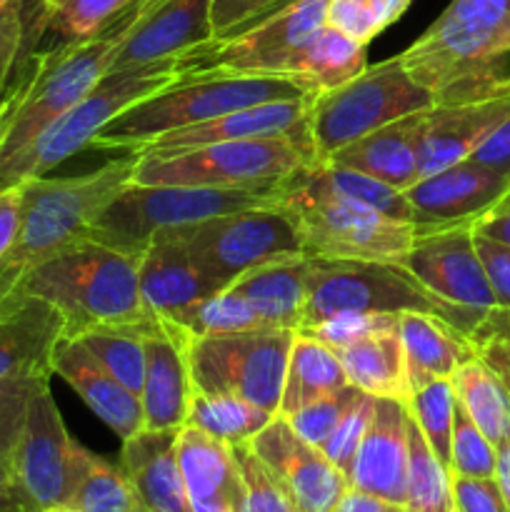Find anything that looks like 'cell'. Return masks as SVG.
Masks as SVG:
<instances>
[{
    "mask_svg": "<svg viewBox=\"0 0 510 512\" xmlns=\"http://www.w3.org/2000/svg\"><path fill=\"white\" fill-rule=\"evenodd\" d=\"M193 335L168 318L145 330V375L140 388L145 430H180L188 423L193 378L188 350Z\"/></svg>",
    "mask_w": 510,
    "mask_h": 512,
    "instance_id": "cell-18",
    "label": "cell"
},
{
    "mask_svg": "<svg viewBox=\"0 0 510 512\" xmlns=\"http://www.w3.org/2000/svg\"><path fill=\"white\" fill-rule=\"evenodd\" d=\"M373 400V395L368 393L360 395V398L355 400L353 408L348 410V415L340 420L338 428L333 430V435H330V438L325 440L323 448H320L325 458H328L345 478L350 475L355 453H358L360 440H363L365 428H368L370 413H373Z\"/></svg>",
    "mask_w": 510,
    "mask_h": 512,
    "instance_id": "cell-48",
    "label": "cell"
},
{
    "mask_svg": "<svg viewBox=\"0 0 510 512\" xmlns=\"http://www.w3.org/2000/svg\"><path fill=\"white\" fill-rule=\"evenodd\" d=\"M228 288L205 273L178 243L153 238L140 255V295L155 318H173L180 310Z\"/></svg>",
    "mask_w": 510,
    "mask_h": 512,
    "instance_id": "cell-24",
    "label": "cell"
},
{
    "mask_svg": "<svg viewBox=\"0 0 510 512\" xmlns=\"http://www.w3.org/2000/svg\"><path fill=\"white\" fill-rule=\"evenodd\" d=\"M180 430H140L123 440L120 468L148 512H193L178 463Z\"/></svg>",
    "mask_w": 510,
    "mask_h": 512,
    "instance_id": "cell-27",
    "label": "cell"
},
{
    "mask_svg": "<svg viewBox=\"0 0 510 512\" xmlns=\"http://www.w3.org/2000/svg\"><path fill=\"white\" fill-rule=\"evenodd\" d=\"M405 510L455 512L450 470L435 458L423 433L408 413V478H405Z\"/></svg>",
    "mask_w": 510,
    "mask_h": 512,
    "instance_id": "cell-37",
    "label": "cell"
},
{
    "mask_svg": "<svg viewBox=\"0 0 510 512\" xmlns=\"http://www.w3.org/2000/svg\"><path fill=\"white\" fill-rule=\"evenodd\" d=\"M293 180L305 185V188L323 190V193L353 200V203L378 210V213L388 215V218L418 223L403 190L390 188V185L380 183V180L370 178V175L358 173V170L340 168V165L330 163H310L300 168L298 173H293Z\"/></svg>",
    "mask_w": 510,
    "mask_h": 512,
    "instance_id": "cell-34",
    "label": "cell"
},
{
    "mask_svg": "<svg viewBox=\"0 0 510 512\" xmlns=\"http://www.w3.org/2000/svg\"><path fill=\"white\" fill-rule=\"evenodd\" d=\"M418 115L420 113L405 115L385 128H378L375 133L353 140L338 153L330 155L325 163L358 170V173L370 175V178L405 193L410 185L420 180L418 145H415Z\"/></svg>",
    "mask_w": 510,
    "mask_h": 512,
    "instance_id": "cell-29",
    "label": "cell"
},
{
    "mask_svg": "<svg viewBox=\"0 0 510 512\" xmlns=\"http://www.w3.org/2000/svg\"><path fill=\"white\" fill-rule=\"evenodd\" d=\"M270 328L298 333L308 305V258L285 255L255 265L228 285Z\"/></svg>",
    "mask_w": 510,
    "mask_h": 512,
    "instance_id": "cell-28",
    "label": "cell"
},
{
    "mask_svg": "<svg viewBox=\"0 0 510 512\" xmlns=\"http://www.w3.org/2000/svg\"><path fill=\"white\" fill-rule=\"evenodd\" d=\"M10 3H15V0H0V10H3L5 5H10Z\"/></svg>",
    "mask_w": 510,
    "mask_h": 512,
    "instance_id": "cell-61",
    "label": "cell"
},
{
    "mask_svg": "<svg viewBox=\"0 0 510 512\" xmlns=\"http://www.w3.org/2000/svg\"><path fill=\"white\" fill-rule=\"evenodd\" d=\"M295 330L258 328L190 340L193 388L208 395H235L278 415L285 365Z\"/></svg>",
    "mask_w": 510,
    "mask_h": 512,
    "instance_id": "cell-11",
    "label": "cell"
},
{
    "mask_svg": "<svg viewBox=\"0 0 510 512\" xmlns=\"http://www.w3.org/2000/svg\"><path fill=\"white\" fill-rule=\"evenodd\" d=\"M453 385L458 403L490 443L500 445L510 438V393L485 360L473 355L460 363L453 373Z\"/></svg>",
    "mask_w": 510,
    "mask_h": 512,
    "instance_id": "cell-33",
    "label": "cell"
},
{
    "mask_svg": "<svg viewBox=\"0 0 510 512\" xmlns=\"http://www.w3.org/2000/svg\"><path fill=\"white\" fill-rule=\"evenodd\" d=\"M333 512H408L405 505L393 503V500L378 498V495L363 493V490L348 488L343 498L338 500Z\"/></svg>",
    "mask_w": 510,
    "mask_h": 512,
    "instance_id": "cell-56",
    "label": "cell"
},
{
    "mask_svg": "<svg viewBox=\"0 0 510 512\" xmlns=\"http://www.w3.org/2000/svg\"><path fill=\"white\" fill-rule=\"evenodd\" d=\"M470 158L510 178V115L488 135V140Z\"/></svg>",
    "mask_w": 510,
    "mask_h": 512,
    "instance_id": "cell-54",
    "label": "cell"
},
{
    "mask_svg": "<svg viewBox=\"0 0 510 512\" xmlns=\"http://www.w3.org/2000/svg\"><path fill=\"white\" fill-rule=\"evenodd\" d=\"M360 395H363V390H358L355 385L348 383L345 388L335 390V393L305 405L303 410L290 415L288 423L293 425V430L300 438L308 440L315 448H323L325 440L333 435V430L338 428L340 420L348 415V410L353 408L355 400H358Z\"/></svg>",
    "mask_w": 510,
    "mask_h": 512,
    "instance_id": "cell-46",
    "label": "cell"
},
{
    "mask_svg": "<svg viewBox=\"0 0 510 512\" xmlns=\"http://www.w3.org/2000/svg\"><path fill=\"white\" fill-rule=\"evenodd\" d=\"M138 155L113 158L85 175L23 180V218L13 248L0 258V308L20 280L68 245L85 238L105 205L133 183Z\"/></svg>",
    "mask_w": 510,
    "mask_h": 512,
    "instance_id": "cell-3",
    "label": "cell"
},
{
    "mask_svg": "<svg viewBox=\"0 0 510 512\" xmlns=\"http://www.w3.org/2000/svg\"><path fill=\"white\" fill-rule=\"evenodd\" d=\"M405 478H408V408L403 400L375 398L368 428L350 468L348 485L403 505Z\"/></svg>",
    "mask_w": 510,
    "mask_h": 512,
    "instance_id": "cell-21",
    "label": "cell"
},
{
    "mask_svg": "<svg viewBox=\"0 0 510 512\" xmlns=\"http://www.w3.org/2000/svg\"><path fill=\"white\" fill-rule=\"evenodd\" d=\"M280 183L258 188L128 183L95 218L88 238L140 255L163 230L280 203Z\"/></svg>",
    "mask_w": 510,
    "mask_h": 512,
    "instance_id": "cell-7",
    "label": "cell"
},
{
    "mask_svg": "<svg viewBox=\"0 0 510 512\" xmlns=\"http://www.w3.org/2000/svg\"><path fill=\"white\" fill-rule=\"evenodd\" d=\"M178 463L193 512L243 510V478L228 443L183 425L178 433Z\"/></svg>",
    "mask_w": 510,
    "mask_h": 512,
    "instance_id": "cell-26",
    "label": "cell"
},
{
    "mask_svg": "<svg viewBox=\"0 0 510 512\" xmlns=\"http://www.w3.org/2000/svg\"><path fill=\"white\" fill-rule=\"evenodd\" d=\"M278 0H215L213 15V40L233 38V35L243 33L248 25L263 18Z\"/></svg>",
    "mask_w": 510,
    "mask_h": 512,
    "instance_id": "cell-51",
    "label": "cell"
},
{
    "mask_svg": "<svg viewBox=\"0 0 510 512\" xmlns=\"http://www.w3.org/2000/svg\"><path fill=\"white\" fill-rule=\"evenodd\" d=\"M45 33H55L60 43L83 40L103 30L133 0H40Z\"/></svg>",
    "mask_w": 510,
    "mask_h": 512,
    "instance_id": "cell-42",
    "label": "cell"
},
{
    "mask_svg": "<svg viewBox=\"0 0 510 512\" xmlns=\"http://www.w3.org/2000/svg\"><path fill=\"white\" fill-rule=\"evenodd\" d=\"M155 320L145 325H120V328H95L80 335L78 340L113 378L135 395H140L145 375V330Z\"/></svg>",
    "mask_w": 510,
    "mask_h": 512,
    "instance_id": "cell-38",
    "label": "cell"
},
{
    "mask_svg": "<svg viewBox=\"0 0 510 512\" xmlns=\"http://www.w3.org/2000/svg\"><path fill=\"white\" fill-rule=\"evenodd\" d=\"M215 0H165L150 10L115 48L108 70H128L168 58H185L213 43Z\"/></svg>",
    "mask_w": 510,
    "mask_h": 512,
    "instance_id": "cell-20",
    "label": "cell"
},
{
    "mask_svg": "<svg viewBox=\"0 0 510 512\" xmlns=\"http://www.w3.org/2000/svg\"><path fill=\"white\" fill-rule=\"evenodd\" d=\"M400 313L433 315L465 338L485 323L430 293L400 263L308 258V305L298 333L338 318Z\"/></svg>",
    "mask_w": 510,
    "mask_h": 512,
    "instance_id": "cell-5",
    "label": "cell"
},
{
    "mask_svg": "<svg viewBox=\"0 0 510 512\" xmlns=\"http://www.w3.org/2000/svg\"><path fill=\"white\" fill-rule=\"evenodd\" d=\"M448 470L450 475L495 478V445L485 438L460 403H455Z\"/></svg>",
    "mask_w": 510,
    "mask_h": 512,
    "instance_id": "cell-44",
    "label": "cell"
},
{
    "mask_svg": "<svg viewBox=\"0 0 510 512\" xmlns=\"http://www.w3.org/2000/svg\"><path fill=\"white\" fill-rule=\"evenodd\" d=\"M473 223L475 220L448 225L423 223L400 265L440 300L485 320L498 310V303L475 250Z\"/></svg>",
    "mask_w": 510,
    "mask_h": 512,
    "instance_id": "cell-14",
    "label": "cell"
},
{
    "mask_svg": "<svg viewBox=\"0 0 510 512\" xmlns=\"http://www.w3.org/2000/svg\"><path fill=\"white\" fill-rule=\"evenodd\" d=\"M348 385L343 365L330 345L313 335L295 333L293 345L285 365L283 398H280L278 415L290 418L293 413L303 410L305 405L335 393V390Z\"/></svg>",
    "mask_w": 510,
    "mask_h": 512,
    "instance_id": "cell-32",
    "label": "cell"
},
{
    "mask_svg": "<svg viewBox=\"0 0 510 512\" xmlns=\"http://www.w3.org/2000/svg\"><path fill=\"white\" fill-rule=\"evenodd\" d=\"M310 160L308 150L288 138L225 140L178 155H138L133 183L258 188L290 178Z\"/></svg>",
    "mask_w": 510,
    "mask_h": 512,
    "instance_id": "cell-10",
    "label": "cell"
},
{
    "mask_svg": "<svg viewBox=\"0 0 510 512\" xmlns=\"http://www.w3.org/2000/svg\"><path fill=\"white\" fill-rule=\"evenodd\" d=\"M455 395L453 378H435L428 383L410 390L408 408L410 418L415 420L418 430L423 433L425 443L435 453V458L448 468L450 465V438H453V418H455Z\"/></svg>",
    "mask_w": 510,
    "mask_h": 512,
    "instance_id": "cell-40",
    "label": "cell"
},
{
    "mask_svg": "<svg viewBox=\"0 0 510 512\" xmlns=\"http://www.w3.org/2000/svg\"><path fill=\"white\" fill-rule=\"evenodd\" d=\"M330 348L338 355L350 385L373 398H395L408 403L410 385L398 315H375L368 328Z\"/></svg>",
    "mask_w": 510,
    "mask_h": 512,
    "instance_id": "cell-23",
    "label": "cell"
},
{
    "mask_svg": "<svg viewBox=\"0 0 510 512\" xmlns=\"http://www.w3.org/2000/svg\"><path fill=\"white\" fill-rule=\"evenodd\" d=\"M290 3H295V0H278V3H275L273 5V8H270L268 10V13H265V15H270V13H275V10H280V8H285V5H290ZM265 15H263V18H265ZM260 20V18H258ZM258 20H255V23H258ZM248 28H250V25H248Z\"/></svg>",
    "mask_w": 510,
    "mask_h": 512,
    "instance_id": "cell-59",
    "label": "cell"
},
{
    "mask_svg": "<svg viewBox=\"0 0 510 512\" xmlns=\"http://www.w3.org/2000/svg\"><path fill=\"white\" fill-rule=\"evenodd\" d=\"M400 60L435 105L498 88L510 78V0H453Z\"/></svg>",
    "mask_w": 510,
    "mask_h": 512,
    "instance_id": "cell-2",
    "label": "cell"
},
{
    "mask_svg": "<svg viewBox=\"0 0 510 512\" xmlns=\"http://www.w3.org/2000/svg\"><path fill=\"white\" fill-rule=\"evenodd\" d=\"M140 255L85 235L35 265L20 280L13 298L30 295L53 305L65 320L63 340H75L95 328L145 325L155 315L140 295Z\"/></svg>",
    "mask_w": 510,
    "mask_h": 512,
    "instance_id": "cell-1",
    "label": "cell"
},
{
    "mask_svg": "<svg viewBox=\"0 0 510 512\" xmlns=\"http://www.w3.org/2000/svg\"><path fill=\"white\" fill-rule=\"evenodd\" d=\"M183 60L168 58L140 68L108 70L88 95L55 118L38 138L30 140L10 158L0 160V190L30 178H43L70 155L88 148L98 130L115 115L173 85L183 73Z\"/></svg>",
    "mask_w": 510,
    "mask_h": 512,
    "instance_id": "cell-6",
    "label": "cell"
},
{
    "mask_svg": "<svg viewBox=\"0 0 510 512\" xmlns=\"http://www.w3.org/2000/svg\"><path fill=\"white\" fill-rule=\"evenodd\" d=\"M455 512H510L495 478L450 475Z\"/></svg>",
    "mask_w": 510,
    "mask_h": 512,
    "instance_id": "cell-50",
    "label": "cell"
},
{
    "mask_svg": "<svg viewBox=\"0 0 510 512\" xmlns=\"http://www.w3.org/2000/svg\"><path fill=\"white\" fill-rule=\"evenodd\" d=\"M173 323L183 325L193 338H203V335H225V333H243V330H258V328H270L260 320V315L245 303L243 298H238L235 293H230L228 288L223 293L213 295L208 300H200V303L190 305V308L175 313Z\"/></svg>",
    "mask_w": 510,
    "mask_h": 512,
    "instance_id": "cell-41",
    "label": "cell"
},
{
    "mask_svg": "<svg viewBox=\"0 0 510 512\" xmlns=\"http://www.w3.org/2000/svg\"><path fill=\"white\" fill-rule=\"evenodd\" d=\"M268 410L240 400L235 395H208L193 390L188 423L228 445L250 443L273 420Z\"/></svg>",
    "mask_w": 510,
    "mask_h": 512,
    "instance_id": "cell-36",
    "label": "cell"
},
{
    "mask_svg": "<svg viewBox=\"0 0 510 512\" xmlns=\"http://www.w3.org/2000/svg\"><path fill=\"white\" fill-rule=\"evenodd\" d=\"M315 95L305 80L270 73H198L180 75L173 85L130 105L98 130L88 148L135 150L170 130L208 123L250 105Z\"/></svg>",
    "mask_w": 510,
    "mask_h": 512,
    "instance_id": "cell-4",
    "label": "cell"
},
{
    "mask_svg": "<svg viewBox=\"0 0 510 512\" xmlns=\"http://www.w3.org/2000/svg\"><path fill=\"white\" fill-rule=\"evenodd\" d=\"M45 383H50V378L0 380V458H10L23 430L30 400Z\"/></svg>",
    "mask_w": 510,
    "mask_h": 512,
    "instance_id": "cell-47",
    "label": "cell"
},
{
    "mask_svg": "<svg viewBox=\"0 0 510 512\" xmlns=\"http://www.w3.org/2000/svg\"><path fill=\"white\" fill-rule=\"evenodd\" d=\"M53 375H60L120 440L145 428L140 395L113 378L78 340H60L53 355Z\"/></svg>",
    "mask_w": 510,
    "mask_h": 512,
    "instance_id": "cell-25",
    "label": "cell"
},
{
    "mask_svg": "<svg viewBox=\"0 0 510 512\" xmlns=\"http://www.w3.org/2000/svg\"><path fill=\"white\" fill-rule=\"evenodd\" d=\"M475 250L480 255L498 310H510V245L475 233Z\"/></svg>",
    "mask_w": 510,
    "mask_h": 512,
    "instance_id": "cell-52",
    "label": "cell"
},
{
    "mask_svg": "<svg viewBox=\"0 0 510 512\" xmlns=\"http://www.w3.org/2000/svg\"><path fill=\"white\" fill-rule=\"evenodd\" d=\"M155 238L178 243L205 273L225 285L255 265L285 255H303L293 218L280 203L215 215L200 223L163 230Z\"/></svg>",
    "mask_w": 510,
    "mask_h": 512,
    "instance_id": "cell-12",
    "label": "cell"
},
{
    "mask_svg": "<svg viewBox=\"0 0 510 512\" xmlns=\"http://www.w3.org/2000/svg\"><path fill=\"white\" fill-rule=\"evenodd\" d=\"M63 508L73 512H148L120 465L85 448L78 480Z\"/></svg>",
    "mask_w": 510,
    "mask_h": 512,
    "instance_id": "cell-35",
    "label": "cell"
},
{
    "mask_svg": "<svg viewBox=\"0 0 510 512\" xmlns=\"http://www.w3.org/2000/svg\"><path fill=\"white\" fill-rule=\"evenodd\" d=\"M398 330L403 340L410 390L435 378H453L458 365L475 355L465 335L448 328L433 315L400 313Z\"/></svg>",
    "mask_w": 510,
    "mask_h": 512,
    "instance_id": "cell-30",
    "label": "cell"
},
{
    "mask_svg": "<svg viewBox=\"0 0 510 512\" xmlns=\"http://www.w3.org/2000/svg\"><path fill=\"white\" fill-rule=\"evenodd\" d=\"M280 205L293 218L305 258L403 263L423 223H408L353 200L305 188L293 175L280 183Z\"/></svg>",
    "mask_w": 510,
    "mask_h": 512,
    "instance_id": "cell-8",
    "label": "cell"
},
{
    "mask_svg": "<svg viewBox=\"0 0 510 512\" xmlns=\"http://www.w3.org/2000/svg\"><path fill=\"white\" fill-rule=\"evenodd\" d=\"M433 105V95L410 78L400 55L370 65L348 83L313 95L310 163H325L330 155L353 140L375 133L405 115L423 113Z\"/></svg>",
    "mask_w": 510,
    "mask_h": 512,
    "instance_id": "cell-9",
    "label": "cell"
},
{
    "mask_svg": "<svg viewBox=\"0 0 510 512\" xmlns=\"http://www.w3.org/2000/svg\"><path fill=\"white\" fill-rule=\"evenodd\" d=\"M23 218V183L0 190V258L13 248Z\"/></svg>",
    "mask_w": 510,
    "mask_h": 512,
    "instance_id": "cell-53",
    "label": "cell"
},
{
    "mask_svg": "<svg viewBox=\"0 0 510 512\" xmlns=\"http://www.w3.org/2000/svg\"><path fill=\"white\" fill-rule=\"evenodd\" d=\"M510 195V178L468 158L450 168L425 175L405 190L415 220L425 225H448L478 220Z\"/></svg>",
    "mask_w": 510,
    "mask_h": 512,
    "instance_id": "cell-19",
    "label": "cell"
},
{
    "mask_svg": "<svg viewBox=\"0 0 510 512\" xmlns=\"http://www.w3.org/2000/svg\"><path fill=\"white\" fill-rule=\"evenodd\" d=\"M20 512H45V510H20Z\"/></svg>",
    "mask_w": 510,
    "mask_h": 512,
    "instance_id": "cell-62",
    "label": "cell"
},
{
    "mask_svg": "<svg viewBox=\"0 0 510 512\" xmlns=\"http://www.w3.org/2000/svg\"><path fill=\"white\" fill-rule=\"evenodd\" d=\"M250 448L298 512H333L350 488L348 478L325 458L323 450L300 438L283 415H275L250 440Z\"/></svg>",
    "mask_w": 510,
    "mask_h": 512,
    "instance_id": "cell-15",
    "label": "cell"
},
{
    "mask_svg": "<svg viewBox=\"0 0 510 512\" xmlns=\"http://www.w3.org/2000/svg\"><path fill=\"white\" fill-rule=\"evenodd\" d=\"M65 320L40 298L18 295L0 308V380L53 378Z\"/></svg>",
    "mask_w": 510,
    "mask_h": 512,
    "instance_id": "cell-22",
    "label": "cell"
},
{
    "mask_svg": "<svg viewBox=\"0 0 510 512\" xmlns=\"http://www.w3.org/2000/svg\"><path fill=\"white\" fill-rule=\"evenodd\" d=\"M510 115V78L475 98L438 103L418 115L420 178L468 160Z\"/></svg>",
    "mask_w": 510,
    "mask_h": 512,
    "instance_id": "cell-16",
    "label": "cell"
},
{
    "mask_svg": "<svg viewBox=\"0 0 510 512\" xmlns=\"http://www.w3.org/2000/svg\"><path fill=\"white\" fill-rule=\"evenodd\" d=\"M45 512H73V510H68V508H50V510H45Z\"/></svg>",
    "mask_w": 510,
    "mask_h": 512,
    "instance_id": "cell-60",
    "label": "cell"
},
{
    "mask_svg": "<svg viewBox=\"0 0 510 512\" xmlns=\"http://www.w3.org/2000/svg\"><path fill=\"white\" fill-rule=\"evenodd\" d=\"M468 340L475 355L495 370L510 393V310H493Z\"/></svg>",
    "mask_w": 510,
    "mask_h": 512,
    "instance_id": "cell-49",
    "label": "cell"
},
{
    "mask_svg": "<svg viewBox=\"0 0 510 512\" xmlns=\"http://www.w3.org/2000/svg\"><path fill=\"white\" fill-rule=\"evenodd\" d=\"M33 510L20 490L10 458H0V512Z\"/></svg>",
    "mask_w": 510,
    "mask_h": 512,
    "instance_id": "cell-57",
    "label": "cell"
},
{
    "mask_svg": "<svg viewBox=\"0 0 510 512\" xmlns=\"http://www.w3.org/2000/svg\"><path fill=\"white\" fill-rule=\"evenodd\" d=\"M230 448H233L235 463H238L240 478H243V510L240 512H298L288 495L283 493L278 480L270 475L263 460L250 448V443L230 445Z\"/></svg>",
    "mask_w": 510,
    "mask_h": 512,
    "instance_id": "cell-45",
    "label": "cell"
},
{
    "mask_svg": "<svg viewBox=\"0 0 510 512\" xmlns=\"http://www.w3.org/2000/svg\"><path fill=\"white\" fill-rule=\"evenodd\" d=\"M310 103L313 95L295 100H273V103L250 105L233 110L208 123L190 125V128L170 130L148 140L140 148L128 150L138 155H178L185 150L203 148V145L225 143V140H253V138H288L303 145L313 158L310 143Z\"/></svg>",
    "mask_w": 510,
    "mask_h": 512,
    "instance_id": "cell-17",
    "label": "cell"
},
{
    "mask_svg": "<svg viewBox=\"0 0 510 512\" xmlns=\"http://www.w3.org/2000/svg\"><path fill=\"white\" fill-rule=\"evenodd\" d=\"M410 3L413 0H328L325 23L355 43L368 45L375 35L390 28Z\"/></svg>",
    "mask_w": 510,
    "mask_h": 512,
    "instance_id": "cell-43",
    "label": "cell"
},
{
    "mask_svg": "<svg viewBox=\"0 0 510 512\" xmlns=\"http://www.w3.org/2000/svg\"><path fill=\"white\" fill-rule=\"evenodd\" d=\"M473 230L485 235V238H493L498 243L510 245V195L500 200L498 205H493L488 213L480 215L473 223Z\"/></svg>",
    "mask_w": 510,
    "mask_h": 512,
    "instance_id": "cell-55",
    "label": "cell"
},
{
    "mask_svg": "<svg viewBox=\"0 0 510 512\" xmlns=\"http://www.w3.org/2000/svg\"><path fill=\"white\" fill-rule=\"evenodd\" d=\"M85 448L70 438L50 383L33 395L23 430L10 453L15 478L33 510L63 508L78 480Z\"/></svg>",
    "mask_w": 510,
    "mask_h": 512,
    "instance_id": "cell-13",
    "label": "cell"
},
{
    "mask_svg": "<svg viewBox=\"0 0 510 512\" xmlns=\"http://www.w3.org/2000/svg\"><path fill=\"white\" fill-rule=\"evenodd\" d=\"M365 68H368V45L355 43L353 38L325 23L280 60L278 75L305 80L313 85L315 93H320L348 83Z\"/></svg>",
    "mask_w": 510,
    "mask_h": 512,
    "instance_id": "cell-31",
    "label": "cell"
},
{
    "mask_svg": "<svg viewBox=\"0 0 510 512\" xmlns=\"http://www.w3.org/2000/svg\"><path fill=\"white\" fill-rule=\"evenodd\" d=\"M43 35L45 15L40 0H15L0 10V103Z\"/></svg>",
    "mask_w": 510,
    "mask_h": 512,
    "instance_id": "cell-39",
    "label": "cell"
},
{
    "mask_svg": "<svg viewBox=\"0 0 510 512\" xmlns=\"http://www.w3.org/2000/svg\"><path fill=\"white\" fill-rule=\"evenodd\" d=\"M495 480H498L500 490H503L505 505L510 510V438L495 445Z\"/></svg>",
    "mask_w": 510,
    "mask_h": 512,
    "instance_id": "cell-58",
    "label": "cell"
}]
</instances>
